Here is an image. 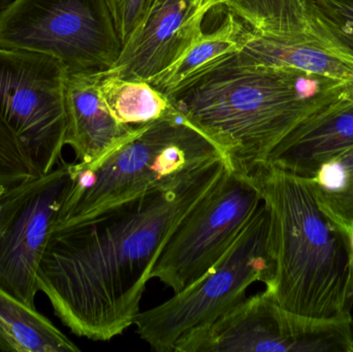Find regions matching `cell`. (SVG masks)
Wrapping results in <instances>:
<instances>
[{
	"instance_id": "cell-1",
	"label": "cell",
	"mask_w": 353,
	"mask_h": 352,
	"mask_svg": "<svg viewBox=\"0 0 353 352\" xmlns=\"http://www.w3.org/2000/svg\"><path fill=\"white\" fill-rule=\"evenodd\" d=\"M228 167L223 156L216 157L52 234L37 283L60 322L92 341L130 328L172 234Z\"/></svg>"
},
{
	"instance_id": "cell-2",
	"label": "cell",
	"mask_w": 353,
	"mask_h": 352,
	"mask_svg": "<svg viewBox=\"0 0 353 352\" xmlns=\"http://www.w3.org/2000/svg\"><path fill=\"white\" fill-rule=\"evenodd\" d=\"M353 94V83L304 70L253 65L236 53L216 60L167 93L176 113L248 176L299 124Z\"/></svg>"
},
{
	"instance_id": "cell-3",
	"label": "cell",
	"mask_w": 353,
	"mask_h": 352,
	"mask_svg": "<svg viewBox=\"0 0 353 352\" xmlns=\"http://www.w3.org/2000/svg\"><path fill=\"white\" fill-rule=\"evenodd\" d=\"M248 177L269 212L272 274L265 293L294 313L352 318L350 234L319 206L305 178L271 163Z\"/></svg>"
},
{
	"instance_id": "cell-4",
	"label": "cell",
	"mask_w": 353,
	"mask_h": 352,
	"mask_svg": "<svg viewBox=\"0 0 353 352\" xmlns=\"http://www.w3.org/2000/svg\"><path fill=\"white\" fill-rule=\"evenodd\" d=\"M223 156L180 115L142 125L130 140L90 165L70 163V184L51 235Z\"/></svg>"
},
{
	"instance_id": "cell-5",
	"label": "cell",
	"mask_w": 353,
	"mask_h": 352,
	"mask_svg": "<svg viewBox=\"0 0 353 352\" xmlns=\"http://www.w3.org/2000/svg\"><path fill=\"white\" fill-rule=\"evenodd\" d=\"M272 274L269 212L263 203L223 256L196 281L165 303L138 314L137 333L151 349L174 352L176 341L211 324L246 299L255 282Z\"/></svg>"
},
{
	"instance_id": "cell-6",
	"label": "cell",
	"mask_w": 353,
	"mask_h": 352,
	"mask_svg": "<svg viewBox=\"0 0 353 352\" xmlns=\"http://www.w3.org/2000/svg\"><path fill=\"white\" fill-rule=\"evenodd\" d=\"M241 26L244 63L304 70L353 83V56L325 28L310 0H213Z\"/></svg>"
},
{
	"instance_id": "cell-7",
	"label": "cell",
	"mask_w": 353,
	"mask_h": 352,
	"mask_svg": "<svg viewBox=\"0 0 353 352\" xmlns=\"http://www.w3.org/2000/svg\"><path fill=\"white\" fill-rule=\"evenodd\" d=\"M0 47L51 56L68 72H105L122 49L105 0H17L0 19Z\"/></svg>"
},
{
	"instance_id": "cell-8",
	"label": "cell",
	"mask_w": 353,
	"mask_h": 352,
	"mask_svg": "<svg viewBox=\"0 0 353 352\" xmlns=\"http://www.w3.org/2000/svg\"><path fill=\"white\" fill-rule=\"evenodd\" d=\"M66 72L51 56L0 47V125L14 134L41 175L63 161Z\"/></svg>"
},
{
	"instance_id": "cell-9",
	"label": "cell",
	"mask_w": 353,
	"mask_h": 352,
	"mask_svg": "<svg viewBox=\"0 0 353 352\" xmlns=\"http://www.w3.org/2000/svg\"><path fill=\"white\" fill-rule=\"evenodd\" d=\"M261 203L250 178L228 167L172 234L151 279L175 293L192 284L223 256Z\"/></svg>"
},
{
	"instance_id": "cell-10",
	"label": "cell",
	"mask_w": 353,
	"mask_h": 352,
	"mask_svg": "<svg viewBox=\"0 0 353 352\" xmlns=\"http://www.w3.org/2000/svg\"><path fill=\"white\" fill-rule=\"evenodd\" d=\"M70 163L8 187L0 204V287L30 307L52 225L70 184Z\"/></svg>"
},
{
	"instance_id": "cell-11",
	"label": "cell",
	"mask_w": 353,
	"mask_h": 352,
	"mask_svg": "<svg viewBox=\"0 0 353 352\" xmlns=\"http://www.w3.org/2000/svg\"><path fill=\"white\" fill-rule=\"evenodd\" d=\"M213 8V0H157L140 28L122 45L117 61L103 72L148 82L203 34V19Z\"/></svg>"
},
{
	"instance_id": "cell-12",
	"label": "cell",
	"mask_w": 353,
	"mask_h": 352,
	"mask_svg": "<svg viewBox=\"0 0 353 352\" xmlns=\"http://www.w3.org/2000/svg\"><path fill=\"white\" fill-rule=\"evenodd\" d=\"M101 72H68L64 83L68 130L65 145L74 163L90 165L130 140L141 126L120 123L99 94Z\"/></svg>"
},
{
	"instance_id": "cell-13",
	"label": "cell",
	"mask_w": 353,
	"mask_h": 352,
	"mask_svg": "<svg viewBox=\"0 0 353 352\" xmlns=\"http://www.w3.org/2000/svg\"><path fill=\"white\" fill-rule=\"evenodd\" d=\"M353 147V94L315 112L272 151L267 163L303 178Z\"/></svg>"
},
{
	"instance_id": "cell-14",
	"label": "cell",
	"mask_w": 353,
	"mask_h": 352,
	"mask_svg": "<svg viewBox=\"0 0 353 352\" xmlns=\"http://www.w3.org/2000/svg\"><path fill=\"white\" fill-rule=\"evenodd\" d=\"M0 351L76 352L80 349L37 308L0 287Z\"/></svg>"
},
{
	"instance_id": "cell-15",
	"label": "cell",
	"mask_w": 353,
	"mask_h": 352,
	"mask_svg": "<svg viewBox=\"0 0 353 352\" xmlns=\"http://www.w3.org/2000/svg\"><path fill=\"white\" fill-rule=\"evenodd\" d=\"M99 94L114 117L130 126H142L179 115L169 97L145 81L128 80L101 72Z\"/></svg>"
},
{
	"instance_id": "cell-16",
	"label": "cell",
	"mask_w": 353,
	"mask_h": 352,
	"mask_svg": "<svg viewBox=\"0 0 353 352\" xmlns=\"http://www.w3.org/2000/svg\"><path fill=\"white\" fill-rule=\"evenodd\" d=\"M240 32L238 21L228 14L221 26L203 33L173 65L147 83L167 94L216 60L240 51Z\"/></svg>"
},
{
	"instance_id": "cell-17",
	"label": "cell",
	"mask_w": 353,
	"mask_h": 352,
	"mask_svg": "<svg viewBox=\"0 0 353 352\" xmlns=\"http://www.w3.org/2000/svg\"><path fill=\"white\" fill-rule=\"evenodd\" d=\"M319 206L348 233L353 231V147L305 178Z\"/></svg>"
},
{
	"instance_id": "cell-18",
	"label": "cell",
	"mask_w": 353,
	"mask_h": 352,
	"mask_svg": "<svg viewBox=\"0 0 353 352\" xmlns=\"http://www.w3.org/2000/svg\"><path fill=\"white\" fill-rule=\"evenodd\" d=\"M41 176L22 145L0 125V184L12 187Z\"/></svg>"
},
{
	"instance_id": "cell-19",
	"label": "cell",
	"mask_w": 353,
	"mask_h": 352,
	"mask_svg": "<svg viewBox=\"0 0 353 352\" xmlns=\"http://www.w3.org/2000/svg\"><path fill=\"white\" fill-rule=\"evenodd\" d=\"M329 32L353 56V0H310Z\"/></svg>"
},
{
	"instance_id": "cell-20",
	"label": "cell",
	"mask_w": 353,
	"mask_h": 352,
	"mask_svg": "<svg viewBox=\"0 0 353 352\" xmlns=\"http://www.w3.org/2000/svg\"><path fill=\"white\" fill-rule=\"evenodd\" d=\"M157 0H105L121 45L140 28Z\"/></svg>"
},
{
	"instance_id": "cell-21",
	"label": "cell",
	"mask_w": 353,
	"mask_h": 352,
	"mask_svg": "<svg viewBox=\"0 0 353 352\" xmlns=\"http://www.w3.org/2000/svg\"><path fill=\"white\" fill-rule=\"evenodd\" d=\"M16 1L17 0H0V19Z\"/></svg>"
},
{
	"instance_id": "cell-22",
	"label": "cell",
	"mask_w": 353,
	"mask_h": 352,
	"mask_svg": "<svg viewBox=\"0 0 353 352\" xmlns=\"http://www.w3.org/2000/svg\"><path fill=\"white\" fill-rule=\"evenodd\" d=\"M6 189H8V187L6 185L0 184V204H1L2 198H3L4 194L6 192Z\"/></svg>"
},
{
	"instance_id": "cell-23",
	"label": "cell",
	"mask_w": 353,
	"mask_h": 352,
	"mask_svg": "<svg viewBox=\"0 0 353 352\" xmlns=\"http://www.w3.org/2000/svg\"><path fill=\"white\" fill-rule=\"evenodd\" d=\"M350 241H352V249L353 253V231H352V234H350Z\"/></svg>"
},
{
	"instance_id": "cell-24",
	"label": "cell",
	"mask_w": 353,
	"mask_h": 352,
	"mask_svg": "<svg viewBox=\"0 0 353 352\" xmlns=\"http://www.w3.org/2000/svg\"><path fill=\"white\" fill-rule=\"evenodd\" d=\"M195 2H197V3H201V2L205 1V0H194Z\"/></svg>"
}]
</instances>
